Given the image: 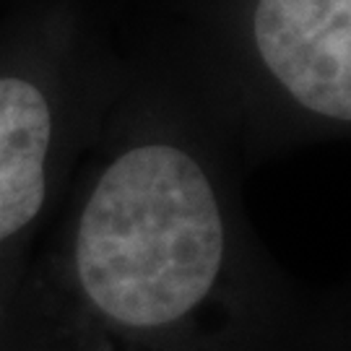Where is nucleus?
I'll return each mask as SVG.
<instances>
[{
	"mask_svg": "<svg viewBox=\"0 0 351 351\" xmlns=\"http://www.w3.org/2000/svg\"><path fill=\"white\" fill-rule=\"evenodd\" d=\"M255 45L307 110L351 123V0H258Z\"/></svg>",
	"mask_w": 351,
	"mask_h": 351,
	"instance_id": "obj_1",
	"label": "nucleus"
}]
</instances>
